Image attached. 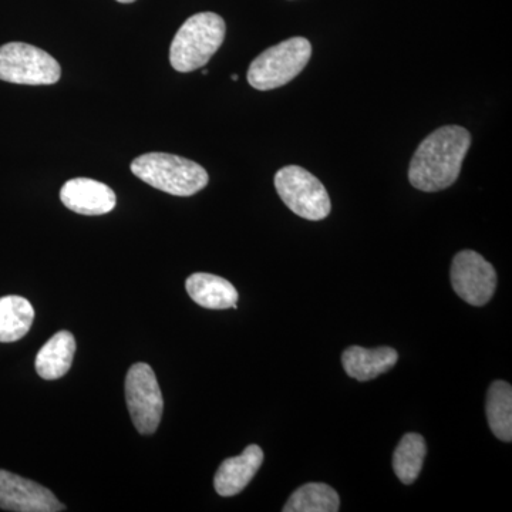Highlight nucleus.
<instances>
[{"label":"nucleus","mask_w":512,"mask_h":512,"mask_svg":"<svg viewBox=\"0 0 512 512\" xmlns=\"http://www.w3.org/2000/svg\"><path fill=\"white\" fill-rule=\"evenodd\" d=\"M471 146L466 128L444 126L421 141L412 158L409 180L416 190L437 192L456 183Z\"/></svg>","instance_id":"1"},{"label":"nucleus","mask_w":512,"mask_h":512,"mask_svg":"<svg viewBox=\"0 0 512 512\" xmlns=\"http://www.w3.org/2000/svg\"><path fill=\"white\" fill-rule=\"evenodd\" d=\"M224 19L217 13L202 12L185 20L174 36L170 49V63L180 73H191L210 62L224 43Z\"/></svg>","instance_id":"2"},{"label":"nucleus","mask_w":512,"mask_h":512,"mask_svg":"<svg viewBox=\"0 0 512 512\" xmlns=\"http://www.w3.org/2000/svg\"><path fill=\"white\" fill-rule=\"evenodd\" d=\"M131 173L157 190L191 197L207 187L210 177L200 164L167 153H148L131 163Z\"/></svg>","instance_id":"3"},{"label":"nucleus","mask_w":512,"mask_h":512,"mask_svg":"<svg viewBox=\"0 0 512 512\" xmlns=\"http://www.w3.org/2000/svg\"><path fill=\"white\" fill-rule=\"evenodd\" d=\"M311 56V42L305 37H292L256 57L249 66L248 83L261 92L278 89L301 74Z\"/></svg>","instance_id":"4"},{"label":"nucleus","mask_w":512,"mask_h":512,"mask_svg":"<svg viewBox=\"0 0 512 512\" xmlns=\"http://www.w3.org/2000/svg\"><path fill=\"white\" fill-rule=\"evenodd\" d=\"M275 188L286 207L308 221H322L332 204L325 185L299 165H288L275 175Z\"/></svg>","instance_id":"5"},{"label":"nucleus","mask_w":512,"mask_h":512,"mask_svg":"<svg viewBox=\"0 0 512 512\" xmlns=\"http://www.w3.org/2000/svg\"><path fill=\"white\" fill-rule=\"evenodd\" d=\"M62 69L55 57L28 43L0 46V80L28 86H50L59 82Z\"/></svg>","instance_id":"6"},{"label":"nucleus","mask_w":512,"mask_h":512,"mask_svg":"<svg viewBox=\"0 0 512 512\" xmlns=\"http://www.w3.org/2000/svg\"><path fill=\"white\" fill-rule=\"evenodd\" d=\"M126 400L138 433L144 436L156 433L163 417L164 399L156 373L147 363H136L128 370Z\"/></svg>","instance_id":"7"},{"label":"nucleus","mask_w":512,"mask_h":512,"mask_svg":"<svg viewBox=\"0 0 512 512\" xmlns=\"http://www.w3.org/2000/svg\"><path fill=\"white\" fill-rule=\"evenodd\" d=\"M451 285L464 302L484 306L491 301L497 288V272L484 256L476 251L458 252L450 272Z\"/></svg>","instance_id":"8"},{"label":"nucleus","mask_w":512,"mask_h":512,"mask_svg":"<svg viewBox=\"0 0 512 512\" xmlns=\"http://www.w3.org/2000/svg\"><path fill=\"white\" fill-rule=\"evenodd\" d=\"M0 508L16 512H59L66 510L52 491L35 483L0 470Z\"/></svg>","instance_id":"9"},{"label":"nucleus","mask_w":512,"mask_h":512,"mask_svg":"<svg viewBox=\"0 0 512 512\" xmlns=\"http://www.w3.org/2000/svg\"><path fill=\"white\" fill-rule=\"evenodd\" d=\"M64 207L82 215H104L116 207V194L109 185L92 178H73L60 190Z\"/></svg>","instance_id":"10"},{"label":"nucleus","mask_w":512,"mask_h":512,"mask_svg":"<svg viewBox=\"0 0 512 512\" xmlns=\"http://www.w3.org/2000/svg\"><path fill=\"white\" fill-rule=\"evenodd\" d=\"M264 463V451L256 444L245 448L238 457L222 461L214 477L215 491L222 497H234L244 491Z\"/></svg>","instance_id":"11"},{"label":"nucleus","mask_w":512,"mask_h":512,"mask_svg":"<svg viewBox=\"0 0 512 512\" xmlns=\"http://www.w3.org/2000/svg\"><path fill=\"white\" fill-rule=\"evenodd\" d=\"M399 360V353L389 346L365 349L350 346L342 355V365L346 375L359 382H369L392 370Z\"/></svg>","instance_id":"12"},{"label":"nucleus","mask_w":512,"mask_h":512,"mask_svg":"<svg viewBox=\"0 0 512 512\" xmlns=\"http://www.w3.org/2000/svg\"><path fill=\"white\" fill-rule=\"evenodd\" d=\"M188 295L192 301L205 309H238V292L235 286L221 276L204 274L191 275L185 282Z\"/></svg>","instance_id":"13"},{"label":"nucleus","mask_w":512,"mask_h":512,"mask_svg":"<svg viewBox=\"0 0 512 512\" xmlns=\"http://www.w3.org/2000/svg\"><path fill=\"white\" fill-rule=\"evenodd\" d=\"M74 353H76V340L72 333L67 330L56 333L37 353V375L45 380L60 379L72 367Z\"/></svg>","instance_id":"14"},{"label":"nucleus","mask_w":512,"mask_h":512,"mask_svg":"<svg viewBox=\"0 0 512 512\" xmlns=\"http://www.w3.org/2000/svg\"><path fill=\"white\" fill-rule=\"evenodd\" d=\"M35 309L28 299L10 295L0 298V342L12 343L28 335Z\"/></svg>","instance_id":"15"},{"label":"nucleus","mask_w":512,"mask_h":512,"mask_svg":"<svg viewBox=\"0 0 512 512\" xmlns=\"http://www.w3.org/2000/svg\"><path fill=\"white\" fill-rule=\"evenodd\" d=\"M487 420L498 440L512 441V387L503 380H495L487 393Z\"/></svg>","instance_id":"16"},{"label":"nucleus","mask_w":512,"mask_h":512,"mask_svg":"<svg viewBox=\"0 0 512 512\" xmlns=\"http://www.w3.org/2000/svg\"><path fill=\"white\" fill-rule=\"evenodd\" d=\"M427 446L423 436L404 434L393 454V470L403 484L410 485L419 478L426 458Z\"/></svg>","instance_id":"17"},{"label":"nucleus","mask_w":512,"mask_h":512,"mask_svg":"<svg viewBox=\"0 0 512 512\" xmlns=\"http://www.w3.org/2000/svg\"><path fill=\"white\" fill-rule=\"evenodd\" d=\"M339 494L328 484L302 485L282 508L284 512H338Z\"/></svg>","instance_id":"18"},{"label":"nucleus","mask_w":512,"mask_h":512,"mask_svg":"<svg viewBox=\"0 0 512 512\" xmlns=\"http://www.w3.org/2000/svg\"><path fill=\"white\" fill-rule=\"evenodd\" d=\"M117 2H120V3H133V2H136V0H117Z\"/></svg>","instance_id":"19"},{"label":"nucleus","mask_w":512,"mask_h":512,"mask_svg":"<svg viewBox=\"0 0 512 512\" xmlns=\"http://www.w3.org/2000/svg\"><path fill=\"white\" fill-rule=\"evenodd\" d=\"M232 80H235V82H237V80H238L237 74H234V76H232Z\"/></svg>","instance_id":"20"}]
</instances>
